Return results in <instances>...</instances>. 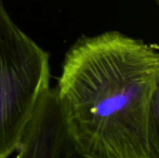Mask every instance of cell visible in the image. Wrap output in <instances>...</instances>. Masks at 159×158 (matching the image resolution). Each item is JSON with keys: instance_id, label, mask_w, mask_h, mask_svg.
I'll use <instances>...</instances> for the list:
<instances>
[{"instance_id": "cell-4", "label": "cell", "mask_w": 159, "mask_h": 158, "mask_svg": "<svg viewBox=\"0 0 159 158\" xmlns=\"http://www.w3.org/2000/svg\"><path fill=\"white\" fill-rule=\"evenodd\" d=\"M151 46H152V48H154V49H156V50L159 51V43H152Z\"/></svg>"}, {"instance_id": "cell-2", "label": "cell", "mask_w": 159, "mask_h": 158, "mask_svg": "<svg viewBox=\"0 0 159 158\" xmlns=\"http://www.w3.org/2000/svg\"><path fill=\"white\" fill-rule=\"evenodd\" d=\"M50 94L49 54L0 0V158L19 152Z\"/></svg>"}, {"instance_id": "cell-3", "label": "cell", "mask_w": 159, "mask_h": 158, "mask_svg": "<svg viewBox=\"0 0 159 158\" xmlns=\"http://www.w3.org/2000/svg\"><path fill=\"white\" fill-rule=\"evenodd\" d=\"M148 129L152 158H159V79L151 102Z\"/></svg>"}, {"instance_id": "cell-1", "label": "cell", "mask_w": 159, "mask_h": 158, "mask_svg": "<svg viewBox=\"0 0 159 158\" xmlns=\"http://www.w3.org/2000/svg\"><path fill=\"white\" fill-rule=\"evenodd\" d=\"M159 51L119 32L80 38L57 88L75 153L86 158H152L148 124Z\"/></svg>"}]
</instances>
